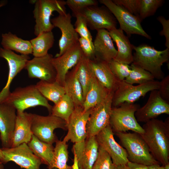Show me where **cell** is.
Listing matches in <instances>:
<instances>
[{"mask_svg": "<svg viewBox=\"0 0 169 169\" xmlns=\"http://www.w3.org/2000/svg\"><path fill=\"white\" fill-rule=\"evenodd\" d=\"M144 133L140 134L154 157L164 166L169 163V118L164 121L151 119L142 127Z\"/></svg>", "mask_w": 169, "mask_h": 169, "instance_id": "1", "label": "cell"}, {"mask_svg": "<svg viewBox=\"0 0 169 169\" xmlns=\"http://www.w3.org/2000/svg\"><path fill=\"white\" fill-rule=\"evenodd\" d=\"M133 49L135 52L132 63L150 72L155 79L161 80L164 78L161 66L164 63L169 62V49L158 50L152 46L142 44L133 45Z\"/></svg>", "mask_w": 169, "mask_h": 169, "instance_id": "2", "label": "cell"}, {"mask_svg": "<svg viewBox=\"0 0 169 169\" xmlns=\"http://www.w3.org/2000/svg\"><path fill=\"white\" fill-rule=\"evenodd\" d=\"M115 134L126 150L129 161L147 166L159 164L160 163L151 153L147 144L140 134L135 132Z\"/></svg>", "mask_w": 169, "mask_h": 169, "instance_id": "3", "label": "cell"}, {"mask_svg": "<svg viewBox=\"0 0 169 169\" xmlns=\"http://www.w3.org/2000/svg\"><path fill=\"white\" fill-rule=\"evenodd\" d=\"M140 107L138 104L127 103L117 107H112L109 125L113 132H125L131 130L140 134H143L144 129L135 115Z\"/></svg>", "mask_w": 169, "mask_h": 169, "instance_id": "4", "label": "cell"}, {"mask_svg": "<svg viewBox=\"0 0 169 169\" xmlns=\"http://www.w3.org/2000/svg\"><path fill=\"white\" fill-rule=\"evenodd\" d=\"M4 102L13 106L17 111L21 112L28 108L41 106L46 108L50 114L52 107L34 84L17 88L11 92Z\"/></svg>", "mask_w": 169, "mask_h": 169, "instance_id": "5", "label": "cell"}, {"mask_svg": "<svg viewBox=\"0 0 169 169\" xmlns=\"http://www.w3.org/2000/svg\"><path fill=\"white\" fill-rule=\"evenodd\" d=\"M33 11L35 24L34 34L37 36L46 32L52 31L54 28L51 21L54 11L59 14L66 13L65 1L62 0H37L34 2Z\"/></svg>", "mask_w": 169, "mask_h": 169, "instance_id": "6", "label": "cell"}, {"mask_svg": "<svg viewBox=\"0 0 169 169\" xmlns=\"http://www.w3.org/2000/svg\"><path fill=\"white\" fill-rule=\"evenodd\" d=\"M31 130L33 134L40 140L53 144L58 139L54 133L57 128L67 130V124L63 119L49 114L42 116L31 113Z\"/></svg>", "mask_w": 169, "mask_h": 169, "instance_id": "7", "label": "cell"}, {"mask_svg": "<svg viewBox=\"0 0 169 169\" xmlns=\"http://www.w3.org/2000/svg\"><path fill=\"white\" fill-rule=\"evenodd\" d=\"M159 85L160 81L155 80L136 85L128 84L124 80L120 81L114 93L112 107H118L124 103H134L148 92L158 90Z\"/></svg>", "mask_w": 169, "mask_h": 169, "instance_id": "8", "label": "cell"}, {"mask_svg": "<svg viewBox=\"0 0 169 169\" xmlns=\"http://www.w3.org/2000/svg\"><path fill=\"white\" fill-rule=\"evenodd\" d=\"M99 2L108 8L115 16L120 25V28L130 37L133 34L139 35L148 39L151 36L143 29L139 17L134 15L123 7L117 5L111 0H100Z\"/></svg>", "mask_w": 169, "mask_h": 169, "instance_id": "9", "label": "cell"}, {"mask_svg": "<svg viewBox=\"0 0 169 169\" xmlns=\"http://www.w3.org/2000/svg\"><path fill=\"white\" fill-rule=\"evenodd\" d=\"M114 91H110L99 103L92 108L87 121V137L96 136L109 125Z\"/></svg>", "mask_w": 169, "mask_h": 169, "instance_id": "10", "label": "cell"}, {"mask_svg": "<svg viewBox=\"0 0 169 169\" xmlns=\"http://www.w3.org/2000/svg\"><path fill=\"white\" fill-rule=\"evenodd\" d=\"M1 149L4 158L3 164L12 161L25 169H40L41 165L44 164L26 143L13 147Z\"/></svg>", "mask_w": 169, "mask_h": 169, "instance_id": "11", "label": "cell"}, {"mask_svg": "<svg viewBox=\"0 0 169 169\" xmlns=\"http://www.w3.org/2000/svg\"><path fill=\"white\" fill-rule=\"evenodd\" d=\"M86 19L88 27L97 31L105 29L109 31L117 28V20L114 15L105 6L88 7L80 13Z\"/></svg>", "mask_w": 169, "mask_h": 169, "instance_id": "12", "label": "cell"}, {"mask_svg": "<svg viewBox=\"0 0 169 169\" xmlns=\"http://www.w3.org/2000/svg\"><path fill=\"white\" fill-rule=\"evenodd\" d=\"M92 108L84 111L81 106L75 107L67 124L68 132L63 139L67 142H82L87 137L86 126Z\"/></svg>", "mask_w": 169, "mask_h": 169, "instance_id": "13", "label": "cell"}, {"mask_svg": "<svg viewBox=\"0 0 169 169\" xmlns=\"http://www.w3.org/2000/svg\"><path fill=\"white\" fill-rule=\"evenodd\" d=\"M71 18L69 13H66L59 14L57 16L51 19L54 27L59 28L61 33L59 42V51L55 57L61 55L78 42L79 35L71 23Z\"/></svg>", "mask_w": 169, "mask_h": 169, "instance_id": "14", "label": "cell"}, {"mask_svg": "<svg viewBox=\"0 0 169 169\" xmlns=\"http://www.w3.org/2000/svg\"><path fill=\"white\" fill-rule=\"evenodd\" d=\"M83 55L78 42L61 55L53 58L52 62L56 72L55 81L64 87L69 70L76 65Z\"/></svg>", "mask_w": 169, "mask_h": 169, "instance_id": "15", "label": "cell"}, {"mask_svg": "<svg viewBox=\"0 0 169 169\" xmlns=\"http://www.w3.org/2000/svg\"><path fill=\"white\" fill-rule=\"evenodd\" d=\"M0 57L7 61L8 67V79L5 85L0 92V103L4 102L11 92L10 85L15 77L23 69L30 59L28 55L18 54L13 51L0 48Z\"/></svg>", "mask_w": 169, "mask_h": 169, "instance_id": "16", "label": "cell"}, {"mask_svg": "<svg viewBox=\"0 0 169 169\" xmlns=\"http://www.w3.org/2000/svg\"><path fill=\"white\" fill-rule=\"evenodd\" d=\"M114 135L109 125L95 136L99 146L108 153L115 165H126L129 161L127 152L115 141Z\"/></svg>", "mask_w": 169, "mask_h": 169, "instance_id": "17", "label": "cell"}, {"mask_svg": "<svg viewBox=\"0 0 169 169\" xmlns=\"http://www.w3.org/2000/svg\"><path fill=\"white\" fill-rule=\"evenodd\" d=\"M53 58L51 54L48 53L44 56L34 57L29 59L24 68L28 77L48 82L55 81L56 72L52 62Z\"/></svg>", "mask_w": 169, "mask_h": 169, "instance_id": "18", "label": "cell"}, {"mask_svg": "<svg viewBox=\"0 0 169 169\" xmlns=\"http://www.w3.org/2000/svg\"><path fill=\"white\" fill-rule=\"evenodd\" d=\"M162 114L169 115V103L161 97L157 90L151 91L146 104L135 113L138 122L146 123Z\"/></svg>", "mask_w": 169, "mask_h": 169, "instance_id": "19", "label": "cell"}, {"mask_svg": "<svg viewBox=\"0 0 169 169\" xmlns=\"http://www.w3.org/2000/svg\"><path fill=\"white\" fill-rule=\"evenodd\" d=\"M99 147L95 136H88L84 141L74 144L72 152L79 169H92L98 156Z\"/></svg>", "mask_w": 169, "mask_h": 169, "instance_id": "20", "label": "cell"}, {"mask_svg": "<svg viewBox=\"0 0 169 169\" xmlns=\"http://www.w3.org/2000/svg\"><path fill=\"white\" fill-rule=\"evenodd\" d=\"M17 110L9 104L0 103V139L2 148H11L17 118Z\"/></svg>", "mask_w": 169, "mask_h": 169, "instance_id": "21", "label": "cell"}, {"mask_svg": "<svg viewBox=\"0 0 169 169\" xmlns=\"http://www.w3.org/2000/svg\"><path fill=\"white\" fill-rule=\"evenodd\" d=\"M93 44L96 59L108 63L115 58L117 50L107 30H97Z\"/></svg>", "mask_w": 169, "mask_h": 169, "instance_id": "22", "label": "cell"}, {"mask_svg": "<svg viewBox=\"0 0 169 169\" xmlns=\"http://www.w3.org/2000/svg\"><path fill=\"white\" fill-rule=\"evenodd\" d=\"M17 115L11 147L23 143L28 144L33 135L31 130V113L17 111Z\"/></svg>", "mask_w": 169, "mask_h": 169, "instance_id": "23", "label": "cell"}, {"mask_svg": "<svg viewBox=\"0 0 169 169\" xmlns=\"http://www.w3.org/2000/svg\"><path fill=\"white\" fill-rule=\"evenodd\" d=\"M109 32L117 48V55L114 59L128 65L131 64L133 61L132 52L133 45L131 43L128 37L120 28H116Z\"/></svg>", "mask_w": 169, "mask_h": 169, "instance_id": "24", "label": "cell"}, {"mask_svg": "<svg viewBox=\"0 0 169 169\" xmlns=\"http://www.w3.org/2000/svg\"><path fill=\"white\" fill-rule=\"evenodd\" d=\"M90 60L94 76L100 83L109 91H114L120 81L110 70L108 63L96 59Z\"/></svg>", "mask_w": 169, "mask_h": 169, "instance_id": "25", "label": "cell"}, {"mask_svg": "<svg viewBox=\"0 0 169 169\" xmlns=\"http://www.w3.org/2000/svg\"><path fill=\"white\" fill-rule=\"evenodd\" d=\"M64 87L65 94L71 99L75 107H82L84 101L83 89L74 68L67 74Z\"/></svg>", "mask_w": 169, "mask_h": 169, "instance_id": "26", "label": "cell"}, {"mask_svg": "<svg viewBox=\"0 0 169 169\" xmlns=\"http://www.w3.org/2000/svg\"><path fill=\"white\" fill-rule=\"evenodd\" d=\"M109 91L98 81L94 74L85 96L82 107L84 111L92 109L100 102Z\"/></svg>", "mask_w": 169, "mask_h": 169, "instance_id": "27", "label": "cell"}, {"mask_svg": "<svg viewBox=\"0 0 169 169\" xmlns=\"http://www.w3.org/2000/svg\"><path fill=\"white\" fill-rule=\"evenodd\" d=\"M1 44L3 48L15 51L21 54H32V48L30 41L23 39L11 32L2 34Z\"/></svg>", "mask_w": 169, "mask_h": 169, "instance_id": "28", "label": "cell"}, {"mask_svg": "<svg viewBox=\"0 0 169 169\" xmlns=\"http://www.w3.org/2000/svg\"><path fill=\"white\" fill-rule=\"evenodd\" d=\"M34 57H41L48 54V51L53 46L54 38L52 31L43 32L30 40Z\"/></svg>", "mask_w": 169, "mask_h": 169, "instance_id": "29", "label": "cell"}, {"mask_svg": "<svg viewBox=\"0 0 169 169\" xmlns=\"http://www.w3.org/2000/svg\"><path fill=\"white\" fill-rule=\"evenodd\" d=\"M55 143L53 158L47 169H72V166L67 164L69 153L67 142L57 139Z\"/></svg>", "mask_w": 169, "mask_h": 169, "instance_id": "30", "label": "cell"}, {"mask_svg": "<svg viewBox=\"0 0 169 169\" xmlns=\"http://www.w3.org/2000/svg\"><path fill=\"white\" fill-rule=\"evenodd\" d=\"M34 154L40 159L44 164L48 166L54 157V147L53 144L41 141L33 134L27 144Z\"/></svg>", "mask_w": 169, "mask_h": 169, "instance_id": "31", "label": "cell"}, {"mask_svg": "<svg viewBox=\"0 0 169 169\" xmlns=\"http://www.w3.org/2000/svg\"><path fill=\"white\" fill-rule=\"evenodd\" d=\"M35 85L42 95L54 104L58 103L65 94L64 87L56 81L48 82L40 80Z\"/></svg>", "mask_w": 169, "mask_h": 169, "instance_id": "32", "label": "cell"}, {"mask_svg": "<svg viewBox=\"0 0 169 169\" xmlns=\"http://www.w3.org/2000/svg\"><path fill=\"white\" fill-rule=\"evenodd\" d=\"M74 68L82 86L84 99L94 76L90 60L83 55Z\"/></svg>", "mask_w": 169, "mask_h": 169, "instance_id": "33", "label": "cell"}, {"mask_svg": "<svg viewBox=\"0 0 169 169\" xmlns=\"http://www.w3.org/2000/svg\"><path fill=\"white\" fill-rule=\"evenodd\" d=\"M74 108L73 102L65 94L58 103L52 106L50 114L63 119L67 124Z\"/></svg>", "mask_w": 169, "mask_h": 169, "instance_id": "34", "label": "cell"}, {"mask_svg": "<svg viewBox=\"0 0 169 169\" xmlns=\"http://www.w3.org/2000/svg\"><path fill=\"white\" fill-rule=\"evenodd\" d=\"M131 71L125 81L129 84H141L154 80L152 75L141 67L132 63L130 66Z\"/></svg>", "mask_w": 169, "mask_h": 169, "instance_id": "35", "label": "cell"}, {"mask_svg": "<svg viewBox=\"0 0 169 169\" xmlns=\"http://www.w3.org/2000/svg\"><path fill=\"white\" fill-rule=\"evenodd\" d=\"M163 0H140L139 17L142 21L145 18L153 15L164 3Z\"/></svg>", "mask_w": 169, "mask_h": 169, "instance_id": "36", "label": "cell"}, {"mask_svg": "<svg viewBox=\"0 0 169 169\" xmlns=\"http://www.w3.org/2000/svg\"><path fill=\"white\" fill-rule=\"evenodd\" d=\"M111 71L120 81H122L129 75L131 71L130 66L113 59L108 63Z\"/></svg>", "mask_w": 169, "mask_h": 169, "instance_id": "37", "label": "cell"}, {"mask_svg": "<svg viewBox=\"0 0 169 169\" xmlns=\"http://www.w3.org/2000/svg\"><path fill=\"white\" fill-rule=\"evenodd\" d=\"M114 166L109 154L99 146L98 156L92 169H113Z\"/></svg>", "mask_w": 169, "mask_h": 169, "instance_id": "38", "label": "cell"}, {"mask_svg": "<svg viewBox=\"0 0 169 169\" xmlns=\"http://www.w3.org/2000/svg\"><path fill=\"white\" fill-rule=\"evenodd\" d=\"M65 2L75 17L86 8L98 4V1L95 0H67Z\"/></svg>", "mask_w": 169, "mask_h": 169, "instance_id": "39", "label": "cell"}, {"mask_svg": "<svg viewBox=\"0 0 169 169\" xmlns=\"http://www.w3.org/2000/svg\"><path fill=\"white\" fill-rule=\"evenodd\" d=\"M76 20L75 23V29L80 37L84 38L91 42L92 37L88 28L87 21L85 18L80 14L75 16Z\"/></svg>", "mask_w": 169, "mask_h": 169, "instance_id": "40", "label": "cell"}, {"mask_svg": "<svg viewBox=\"0 0 169 169\" xmlns=\"http://www.w3.org/2000/svg\"><path fill=\"white\" fill-rule=\"evenodd\" d=\"M115 4L120 6L131 14L139 17L140 0H113Z\"/></svg>", "mask_w": 169, "mask_h": 169, "instance_id": "41", "label": "cell"}, {"mask_svg": "<svg viewBox=\"0 0 169 169\" xmlns=\"http://www.w3.org/2000/svg\"><path fill=\"white\" fill-rule=\"evenodd\" d=\"M78 43L84 56L91 60L96 59L93 42L80 37Z\"/></svg>", "mask_w": 169, "mask_h": 169, "instance_id": "42", "label": "cell"}, {"mask_svg": "<svg viewBox=\"0 0 169 169\" xmlns=\"http://www.w3.org/2000/svg\"><path fill=\"white\" fill-rule=\"evenodd\" d=\"M158 91L161 97L169 103V76L164 77L160 81Z\"/></svg>", "mask_w": 169, "mask_h": 169, "instance_id": "43", "label": "cell"}, {"mask_svg": "<svg viewBox=\"0 0 169 169\" xmlns=\"http://www.w3.org/2000/svg\"><path fill=\"white\" fill-rule=\"evenodd\" d=\"M157 19L161 24L163 29L159 33V34L164 36L166 39L165 45L166 48L169 49V20L166 19L164 17L159 16Z\"/></svg>", "mask_w": 169, "mask_h": 169, "instance_id": "44", "label": "cell"}, {"mask_svg": "<svg viewBox=\"0 0 169 169\" xmlns=\"http://www.w3.org/2000/svg\"><path fill=\"white\" fill-rule=\"evenodd\" d=\"M130 169H148L147 166L128 161L126 164Z\"/></svg>", "mask_w": 169, "mask_h": 169, "instance_id": "45", "label": "cell"}, {"mask_svg": "<svg viewBox=\"0 0 169 169\" xmlns=\"http://www.w3.org/2000/svg\"><path fill=\"white\" fill-rule=\"evenodd\" d=\"M148 169H165L164 166H160L159 164H154L148 166Z\"/></svg>", "mask_w": 169, "mask_h": 169, "instance_id": "46", "label": "cell"}, {"mask_svg": "<svg viewBox=\"0 0 169 169\" xmlns=\"http://www.w3.org/2000/svg\"><path fill=\"white\" fill-rule=\"evenodd\" d=\"M72 166V169H79L77 163V161L76 157L74 155L73 163Z\"/></svg>", "mask_w": 169, "mask_h": 169, "instance_id": "47", "label": "cell"}, {"mask_svg": "<svg viewBox=\"0 0 169 169\" xmlns=\"http://www.w3.org/2000/svg\"><path fill=\"white\" fill-rule=\"evenodd\" d=\"M113 169H130L126 165L114 166Z\"/></svg>", "mask_w": 169, "mask_h": 169, "instance_id": "48", "label": "cell"}, {"mask_svg": "<svg viewBox=\"0 0 169 169\" xmlns=\"http://www.w3.org/2000/svg\"><path fill=\"white\" fill-rule=\"evenodd\" d=\"M4 156L3 153V151L1 148H0V162L3 163L4 161Z\"/></svg>", "mask_w": 169, "mask_h": 169, "instance_id": "49", "label": "cell"}, {"mask_svg": "<svg viewBox=\"0 0 169 169\" xmlns=\"http://www.w3.org/2000/svg\"><path fill=\"white\" fill-rule=\"evenodd\" d=\"M164 166L165 169H169V163L166 164Z\"/></svg>", "mask_w": 169, "mask_h": 169, "instance_id": "50", "label": "cell"}, {"mask_svg": "<svg viewBox=\"0 0 169 169\" xmlns=\"http://www.w3.org/2000/svg\"><path fill=\"white\" fill-rule=\"evenodd\" d=\"M0 169H5L3 164L0 163Z\"/></svg>", "mask_w": 169, "mask_h": 169, "instance_id": "51", "label": "cell"}, {"mask_svg": "<svg viewBox=\"0 0 169 169\" xmlns=\"http://www.w3.org/2000/svg\"><path fill=\"white\" fill-rule=\"evenodd\" d=\"M1 6H2V5H0V7Z\"/></svg>", "mask_w": 169, "mask_h": 169, "instance_id": "52", "label": "cell"}, {"mask_svg": "<svg viewBox=\"0 0 169 169\" xmlns=\"http://www.w3.org/2000/svg\"></svg>", "mask_w": 169, "mask_h": 169, "instance_id": "53", "label": "cell"}]
</instances>
